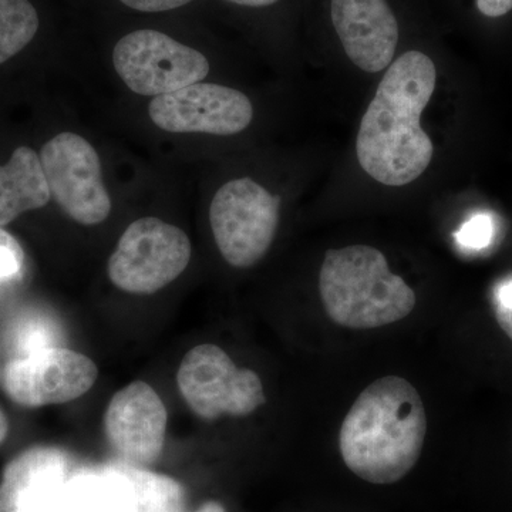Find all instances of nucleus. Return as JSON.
<instances>
[{
    "label": "nucleus",
    "instance_id": "obj_23",
    "mask_svg": "<svg viewBox=\"0 0 512 512\" xmlns=\"http://www.w3.org/2000/svg\"><path fill=\"white\" fill-rule=\"evenodd\" d=\"M494 312L498 325L512 340V306L494 305Z\"/></svg>",
    "mask_w": 512,
    "mask_h": 512
},
{
    "label": "nucleus",
    "instance_id": "obj_1",
    "mask_svg": "<svg viewBox=\"0 0 512 512\" xmlns=\"http://www.w3.org/2000/svg\"><path fill=\"white\" fill-rule=\"evenodd\" d=\"M436 80L433 60L416 50L403 53L384 74L356 140L357 160L377 183L403 187L429 167L433 141L420 119Z\"/></svg>",
    "mask_w": 512,
    "mask_h": 512
},
{
    "label": "nucleus",
    "instance_id": "obj_26",
    "mask_svg": "<svg viewBox=\"0 0 512 512\" xmlns=\"http://www.w3.org/2000/svg\"><path fill=\"white\" fill-rule=\"evenodd\" d=\"M195 512H227L222 504L217 501H208V503L202 504Z\"/></svg>",
    "mask_w": 512,
    "mask_h": 512
},
{
    "label": "nucleus",
    "instance_id": "obj_2",
    "mask_svg": "<svg viewBox=\"0 0 512 512\" xmlns=\"http://www.w3.org/2000/svg\"><path fill=\"white\" fill-rule=\"evenodd\" d=\"M426 433V410L416 387L403 377L384 376L369 384L346 414L340 454L367 483L394 484L416 466Z\"/></svg>",
    "mask_w": 512,
    "mask_h": 512
},
{
    "label": "nucleus",
    "instance_id": "obj_16",
    "mask_svg": "<svg viewBox=\"0 0 512 512\" xmlns=\"http://www.w3.org/2000/svg\"><path fill=\"white\" fill-rule=\"evenodd\" d=\"M60 512H128L127 498L106 467L76 470L67 481Z\"/></svg>",
    "mask_w": 512,
    "mask_h": 512
},
{
    "label": "nucleus",
    "instance_id": "obj_5",
    "mask_svg": "<svg viewBox=\"0 0 512 512\" xmlns=\"http://www.w3.org/2000/svg\"><path fill=\"white\" fill-rule=\"evenodd\" d=\"M191 254L183 229L158 218H141L124 231L110 256V281L121 291L151 295L183 274Z\"/></svg>",
    "mask_w": 512,
    "mask_h": 512
},
{
    "label": "nucleus",
    "instance_id": "obj_22",
    "mask_svg": "<svg viewBox=\"0 0 512 512\" xmlns=\"http://www.w3.org/2000/svg\"><path fill=\"white\" fill-rule=\"evenodd\" d=\"M477 8L488 18H500L512 10V0H477Z\"/></svg>",
    "mask_w": 512,
    "mask_h": 512
},
{
    "label": "nucleus",
    "instance_id": "obj_8",
    "mask_svg": "<svg viewBox=\"0 0 512 512\" xmlns=\"http://www.w3.org/2000/svg\"><path fill=\"white\" fill-rule=\"evenodd\" d=\"M39 157L50 197L72 220L97 225L109 218L111 200L100 157L86 138L57 134L42 147Z\"/></svg>",
    "mask_w": 512,
    "mask_h": 512
},
{
    "label": "nucleus",
    "instance_id": "obj_18",
    "mask_svg": "<svg viewBox=\"0 0 512 512\" xmlns=\"http://www.w3.org/2000/svg\"><path fill=\"white\" fill-rule=\"evenodd\" d=\"M25 252L18 239L0 227V286L12 284L22 278Z\"/></svg>",
    "mask_w": 512,
    "mask_h": 512
},
{
    "label": "nucleus",
    "instance_id": "obj_15",
    "mask_svg": "<svg viewBox=\"0 0 512 512\" xmlns=\"http://www.w3.org/2000/svg\"><path fill=\"white\" fill-rule=\"evenodd\" d=\"M126 494L128 512H185V490L173 477L131 464L104 466Z\"/></svg>",
    "mask_w": 512,
    "mask_h": 512
},
{
    "label": "nucleus",
    "instance_id": "obj_24",
    "mask_svg": "<svg viewBox=\"0 0 512 512\" xmlns=\"http://www.w3.org/2000/svg\"><path fill=\"white\" fill-rule=\"evenodd\" d=\"M228 2L237 3L241 6H249V8H264V6H271L278 0H228Z\"/></svg>",
    "mask_w": 512,
    "mask_h": 512
},
{
    "label": "nucleus",
    "instance_id": "obj_12",
    "mask_svg": "<svg viewBox=\"0 0 512 512\" xmlns=\"http://www.w3.org/2000/svg\"><path fill=\"white\" fill-rule=\"evenodd\" d=\"M73 457L59 447L36 446L6 464L0 480V512H60Z\"/></svg>",
    "mask_w": 512,
    "mask_h": 512
},
{
    "label": "nucleus",
    "instance_id": "obj_9",
    "mask_svg": "<svg viewBox=\"0 0 512 512\" xmlns=\"http://www.w3.org/2000/svg\"><path fill=\"white\" fill-rule=\"evenodd\" d=\"M96 363L74 350L45 348L12 357L3 370V389L23 407L73 402L97 382Z\"/></svg>",
    "mask_w": 512,
    "mask_h": 512
},
{
    "label": "nucleus",
    "instance_id": "obj_13",
    "mask_svg": "<svg viewBox=\"0 0 512 512\" xmlns=\"http://www.w3.org/2000/svg\"><path fill=\"white\" fill-rule=\"evenodd\" d=\"M330 16L346 55L367 73L393 62L399 25L386 0H332Z\"/></svg>",
    "mask_w": 512,
    "mask_h": 512
},
{
    "label": "nucleus",
    "instance_id": "obj_10",
    "mask_svg": "<svg viewBox=\"0 0 512 512\" xmlns=\"http://www.w3.org/2000/svg\"><path fill=\"white\" fill-rule=\"evenodd\" d=\"M150 119L168 133L234 136L251 124V100L239 90L212 83H194L151 101Z\"/></svg>",
    "mask_w": 512,
    "mask_h": 512
},
{
    "label": "nucleus",
    "instance_id": "obj_14",
    "mask_svg": "<svg viewBox=\"0 0 512 512\" xmlns=\"http://www.w3.org/2000/svg\"><path fill=\"white\" fill-rule=\"evenodd\" d=\"M50 201L40 157L29 147H18L6 165H0V227L23 212L39 210Z\"/></svg>",
    "mask_w": 512,
    "mask_h": 512
},
{
    "label": "nucleus",
    "instance_id": "obj_11",
    "mask_svg": "<svg viewBox=\"0 0 512 512\" xmlns=\"http://www.w3.org/2000/svg\"><path fill=\"white\" fill-rule=\"evenodd\" d=\"M167 421V409L156 390L150 384L133 382L111 397L104 431L123 463L144 467L161 456Z\"/></svg>",
    "mask_w": 512,
    "mask_h": 512
},
{
    "label": "nucleus",
    "instance_id": "obj_25",
    "mask_svg": "<svg viewBox=\"0 0 512 512\" xmlns=\"http://www.w3.org/2000/svg\"><path fill=\"white\" fill-rule=\"evenodd\" d=\"M9 433V421L6 414L3 413V410L0 409V444L5 441L6 437H8Z\"/></svg>",
    "mask_w": 512,
    "mask_h": 512
},
{
    "label": "nucleus",
    "instance_id": "obj_7",
    "mask_svg": "<svg viewBox=\"0 0 512 512\" xmlns=\"http://www.w3.org/2000/svg\"><path fill=\"white\" fill-rule=\"evenodd\" d=\"M113 63L131 92L163 96L200 83L210 73L207 57L157 30H136L119 40Z\"/></svg>",
    "mask_w": 512,
    "mask_h": 512
},
{
    "label": "nucleus",
    "instance_id": "obj_21",
    "mask_svg": "<svg viewBox=\"0 0 512 512\" xmlns=\"http://www.w3.org/2000/svg\"><path fill=\"white\" fill-rule=\"evenodd\" d=\"M120 2L138 12L154 13L181 8L192 0H120Z\"/></svg>",
    "mask_w": 512,
    "mask_h": 512
},
{
    "label": "nucleus",
    "instance_id": "obj_3",
    "mask_svg": "<svg viewBox=\"0 0 512 512\" xmlns=\"http://www.w3.org/2000/svg\"><path fill=\"white\" fill-rule=\"evenodd\" d=\"M319 291L329 318L356 330L399 322L417 302L413 289L390 271L386 256L366 245L329 249L320 268Z\"/></svg>",
    "mask_w": 512,
    "mask_h": 512
},
{
    "label": "nucleus",
    "instance_id": "obj_4",
    "mask_svg": "<svg viewBox=\"0 0 512 512\" xmlns=\"http://www.w3.org/2000/svg\"><path fill=\"white\" fill-rule=\"evenodd\" d=\"M281 200L251 178L222 185L211 202L210 222L217 247L235 268L261 261L274 242Z\"/></svg>",
    "mask_w": 512,
    "mask_h": 512
},
{
    "label": "nucleus",
    "instance_id": "obj_17",
    "mask_svg": "<svg viewBox=\"0 0 512 512\" xmlns=\"http://www.w3.org/2000/svg\"><path fill=\"white\" fill-rule=\"evenodd\" d=\"M37 30L39 15L29 0H0V64L22 52Z\"/></svg>",
    "mask_w": 512,
    "mask_h": 512
},
{
    "label": "nucleus",
    "instance_id": "obj_19",
    "mask_svg": "<svg viewBox=\"0 0 512 512\" xmlns=\"http://www.w3.org/2000/svg\"><path fill=\"white\" fill-rule=\"evenodd\" d=\"M494 238V221L488 214H477L470 220L464 222L463 227L458 229L456 239L461 247L466 249L487 248Z\"/></svg>",
    "mask_w": 512,
    "mask_h": 512
},
{
    "label": "nucleus",
    "instance_id": "obj_6",
    "mask_svg": "<svg viewBox=\"0 0 512 512\" xmlns=\"http://www.w3.org/2000/svg\"><path fill=\"white\" fill-rule=\"evenodd\" d=\"M181 396L204 420L245 417L265 403L264 386L255 372L239 369L227 352L215 345L190 350L177 375Z\"/></svg>",
    "mask_w": 512,
    "mask_h": 512
},
{
    "label": "nucleus",
    "instance_id": "obj_20",
    "mask_svg": "<svg viewBox=\"0 0 512 512\" xmlns=\"http://www.w3.org/2000/svg\"><path fill=\"white\" fill-rule=\"evenodd\" d=\"M52 340L53 332L49 330L46 322L40 319H30L18 330L15 343L16 353L13 357L29 355L35 350L52 348V346H56Z\"/></svg>",
    "mask_w": 512,
    "mask_h": 512
}]
</instances>
